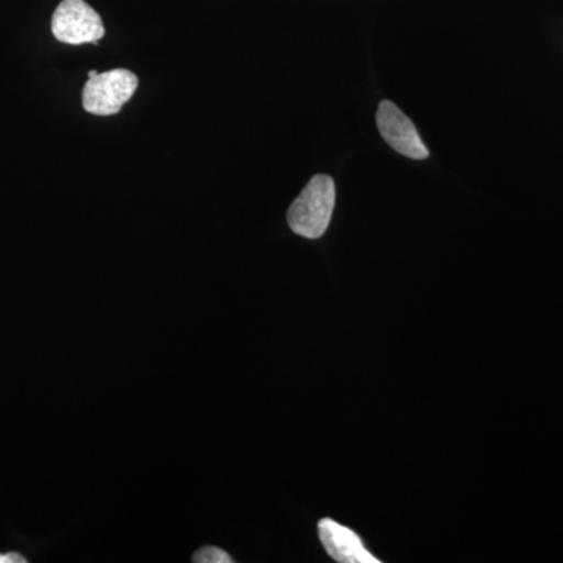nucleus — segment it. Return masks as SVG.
Returning a JSON list of instances; mask_svg holds the SVG:
<instances>
[{
    "label": "nucleus",
    "instance_id": "nucleus-4",
    "mask_svg": "<svg viewBox=\"0 0 563 563\" xmlns=\"http://www.w3.org/2000/svg\"><path fill=\"white\" fill-rule=\"evenodd\" d=\"M377 128L384 140L404 157L413 158V161L429 157L428 147L422 143L413 122L395 103L390 101L380 103L377 110Z\"/></svg>",
    "mask_w": 563,
    "mask_h": 563
},
{
    "label": "nucleus",
    "instance_id": "nucleus-2",
    "mask_svg": "<svg viewBox=\"0 0 563 563\" xmlns=\"http://www.w3.org/2000/svg\"><path fill=\"white\" fill-rule=\"evenodd\" d=\"M139 88V77L128 69H113L98 74L84 88V109L98 117L120 113Z\"/></svg>",
    "mask_w": 563,
    "mask_h": 563
},
{
    "label": "nucleus",
    "instance_id": "nucleus-8",
    "mask_svg": "<svg viewBox=\"0 0 563 563\" xmlns=\"http://www.w3.org/2000/svg\"><path fill=\"white\" fill-rule=\"evenodd\" d=\"M98 70H90V73H88V79H92V77L98 76Z\"/></svg>",
    "mask_w": 563,
    "mask_h": 563
},
{
    "label": "nucleus",
    "instance_id": "nucleus-7",
    "mask_svg": "<svg viewBox=\"0 0 563 563\" xmlns=\"http://www.w3.org/2000/svg\"><path fill=\"white\" fill-rule=\"evenodd\" d=\"M25 558H22L21 554L9 553V554H0V563H25Z\"/></svg>",
    "mask_w": 563,
    "mask_h": 563
},
{
    "label": "nucleus",
    "instance_id": "nucleus-6",
    "mask_svg": "<svg viewBox=\"0 0 563 563\" xmlns=\"http://www.w3.org/2000/svg\"><path fill=\"white\" fill-rule=\"evenodd\" d=\"M196 563H232V558L217 547H203L192 555Z\"/></svg>",
    "mask_w": 563,
    "mask_h": 563
},
{
    "label": "nucleus",
    "instance_id": "nucleus-3",
    "mask_svg": "<svg viewBox=\"0 0 563 563\" xmlns=\"http://www.w3.org/2000/svg\"><path fill=\"white\" fill-rule=\"evenodd\" d=\"M52 33L65 44L91 43L98 46L106 35L102 18L85 0H63L52 16Z\"/></svg>",
    "mask_w": 563,
    "mask_h": 563
},
{
    "label": "nucleus",
    "instance_id": "nucleus-5",
    "mask_svg": "<svg viewBox=\"0 0 563 563\" xmlns=\"http://www.w3.org/2000/svg\"><path fill=\"white\" fill-rule=\"evenodd\" d=\"M318 536L324 550L339 563H379V559L368 553L361 537L350 528L336 523L331 518H322L318 523Z\"/></svg>",
    "mask_w": 563,
    "mask_h": 563
},
{
    "label": "nucleus",
    "instance_id": "nucleus-1",
    "mask_svg": "<svg viewBox=\"0 0 563 563\" xmlns=\"http://www.w3.org/2000/svg\"><path fill=\"white\" fill-rule=\"evenodd\" d=\"M335 207V184L329 176H314L288 210L291 231L303 239L317 240L331 224Z\"/></svg>",
    "mask_w": 563,
    "mask_h": 563
}]
</instances>
